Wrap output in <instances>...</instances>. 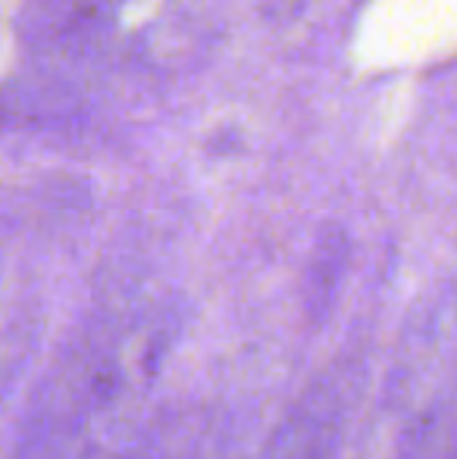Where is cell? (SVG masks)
Returning a JSON list of instances; mask_svg holds the SVG:
<instances>
[{"mask_svg": "<svg viewBox=\"0 0 457 459\" xmlns=\"http://www.w3.org/2000/svg\"><path fill=\"white\" fill-rule=\"evenodd\" d=\"M347 416L345 381L320 378L288 406L260 459H332Z\"/></svg>", "mask_w": 457, "mask_h": 459, "instance_id": "6da1fadb", "label": "cell"}, {"mask_svg": "<svg viewBox=\"0 0 457 459\" xmlns=\"http://www.w3.org/2000/svg\"><path fill=\"white\" fill-rule=\"evenodd\" d=\"M398 459H457V400L417 412L398 441Z\"/></svg>", "mask_w": 457, "mask_h": 459, "instance_id": "7a4b0ae2", "label": "cell"}, {"mask_svg": "<svg viewBox=\"0 0 457 459\" xmlns=\"http://www.w3.org/2000/svg\"><path fill=\"white\" fill-rule=\"evenodd\" d=\"M22 334L25 332H16V328L0 334V397H4L6 387L13 385V378H16V372H19V363H22V357H19V341H22Z\"/></svg>", "mask_w": 457, "mask_h": 459, "instance_id": "3957f363", "label": "cell"}]
</instances>
